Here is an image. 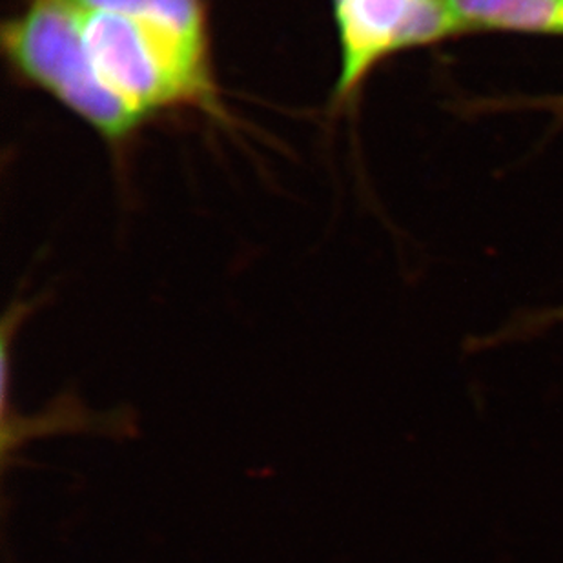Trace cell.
Instances as JSON below:
<instances>
[{"mask_svg": "<svg viewBox=\"0 0 563 563\" xmlns=\"http://www.w3.org/2000/svg\"><path fill=\"white\" fill-rule=\"evenodd\" d=\"M75 399V398H74ZM102 416H91L90 412H86L82 409V405H74V401L69 405H63L59 409H55L54 415H43L37 420H22L11 423V421H4V445H2V452L8 454L10 445H19L24 438L41 437L46 432L54 431H107L108 423L115 426V421H101Z\"/></svg>", "mask_w": 563, "mask_h": 563, "instance_id": "277c9868", "label": "cell"}, {"mask_svg": "<svg viewBox=\"0 0 563 563\" xmlns=\"http://www.w3.org/2000/svg\"><path fill=\"white\" fill-rule=\"evenodd\" d=\"M340 71L332 108L349 107L385 60L462 35L445 0H330Z\"/></svg>", "mask_w": 563, "mask_h": 563, "instance_id": "7a4b0ae2", "label": "cell"}, {"mask_svg": "<svg viewBox=\"0 0 563 563\" xmlns=\"http://www.w3.org/2000/svg\"><path fill=\"white\" fill-rule=\"evenodd\" d=\"M465 32L563 37V0H445Z\"/></svg>", "mask_w": 563, "mask_h": 563, "instance_id": "3957f363", "label": "cell"}, {"mask_svg": "<svg viewBox=\"0 0 563 563\" xmlns=\"http://www.w3.org/2000/svg\"><path fill=\"white\" fill-rule=\"evenodd\" d=\"M523 107H537L542 110H549V112L556 113V115H563V96L559 97H543V99H537V101L523 102Z\"/></svg>", "mask_w": 563, "mask_h": 563, "instance_id": "5b68a950", "label": "cell"}, {"mask_svg": "<svg viewBox=\"0 0 563 563\" xmlns=\"http://www.w3.org/2000/svg\"><path fill=\"white\" fill-rule=\"evenodd\" d=\"M0 37L16 79L112 146L165 113L221 115L205 0H24Z\"/></svg>", "mask_w": 563, "mask_h": 563, "instance_id": "6da1fadb", "label": "cell"}]
</instances>
